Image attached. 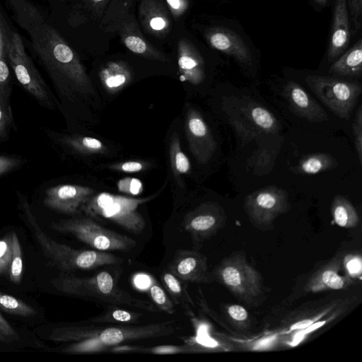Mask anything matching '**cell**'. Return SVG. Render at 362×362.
Returning a JSON list of instances; mask_svg holds the SVG:
<instances>
[{"label":"cell","mask_w":362,"mask_h":362,"mask_svg":"<svg viewBox=\"0 0 362 362\" xmlns=\"http://www.w3.org/2000/svg\"><path fill=\"white\" fill-rule=\"evenodd\" d=\"M177 330L175 321L170 320L141 326L90 327L71 323H49L38 326L34 333L41 339L74 341L59 351L69 354L98 351L105 347L134 340L162 337Z\"/></svg>","instance_id":"cell-1"},{"label":"cell","mask_w":362,"mask_h":362,"mask_svg":"<svg viewBox=\"0 0 362 362\" xmlns=\"http://www.w3.org/2000/svg\"><path fill=\"white\" fill-rule=\"evenodd\" d=\"M18 201L22 220L41 247L45 255L62 272L91 269L122 262V259L111 253L96 250H76L54 241L40 226L27 198L19 194Z\"/></svg>","instance_id":"cell-2"},{"label":"cell","mask_w":362,"mask_h":362,"mask_svg":"<svg viewBox=\"0 0 362 362\" xmlns=\"http://www.w3.org/2000/svg\"><path fill=\"white\" fill-rule=\"evenodd\" d=\"M51 284L57 290L70 296L92 299L112 305H127L150 312L157 311L156 307L150 302L138 299L119 288L107 271L89 277L62 272Z\"/></svg>","instance_id":"cell-3"},{"label":"cell","mask_w":362,"mask_h":362,"mask_svg":"<svg viewBox=\"0 0 362 362\" xmlns=\"http://www.w3.org/2000/svg\"><path fill=\"white\" fill-rule=\"evenodd\" d=\"M223 110L243 146L260 135L275 134L280 130L279 122L275 116L248 98H226Z\"/></svg>","instance_id":"cell-4"},{"label":"cell","mask_w":362,"mask_h":362,"mask_svg":"<svg viewBox=\"0 0 362 362\" xmlns=\"http://www.w3.org/2000/svg\"><path fill=\"white\" fill-rule=\"evenodd\" d=\"M132 0H112L103 15L105 30L116 32L125 47L146 58L167 62V57L143 36L134 14Z\"/></svg>","instance_id":"cell-5"},{"label":"cell","mask_w":362,"mask_h":362,"mask_svg":"<svg viewBox=\"0 0 362 362\" xmlns=\"http://www.w3.org/2000/svg\"><path fill=\"white\" fill-rule=\"evenodd\" d=\"M51 228L62 233H69L99 251H129L136 243L129 237L107 229L90 218L62 219L53 222Z\"/></svg>","instance_id":"cell-6"},{"label":"cell","mask_w":362,"mask_h":362,"mask_svg":"<svg viewBox=\"0 0 362 362\" xmlns=\"http://www.w3.org/2000/svg\"><path fill=\"white\" fill-rule=\"evenodd\" d=\"M141 202L140 199L104 192L90 198L82 209L92 218H105L138 234L145 228V221L137 211Z\"/></svg>","instance_id":"cell-7"},{"label":"cell","mask_w":362,"mask_h":362,"mask_svg":"<svg viewBox=\"0 0 362 362\" xmlns=\"http://www.w3.org/2000/svg\"><path fill=\"white\" fill-rule=\"evenodd\" d=\"M305 81L331 112L342 119L350 118L361 93L360 83L320 75L308 76Z\"/></svg>","instance_id":"cell-8"},{"label":"cell","mask_w":362,"mask_h":362,"mask_svg":"<svg viewBox=\"0 0 362 362\" xmlns=\"http://www.w3.org/2000/svg\"><path fill=\"white\" fill-rule=\"evenodd\" d=\"M8 57L9 65L21 85L40 105L54 109L55 98L27 54L22 38L13 30L8 45Z\"/></svg>","instance_id":"cell-9"},{"label":"cell","mask_w":362,"mask_h":362,"mask_svg":"<svg viewBox=\"0 0 362 362\" xmlns=\"http://www.w3.org/2000/svg\"><path fill=\"white\" fill-rule=\"evenodd\" d=\"M215 277L233 295L247 303H253L262 294V276L243 255H233L223 259L216 269Z\"/></svg>","instance_id":"cell-10"},{"label":"cell","mask_w":362,"mask_h":362,"mask_svg":"<svg viewBox=\"0 0 362 362\" xmlns=\"http://www.w3.org/2000/svg\"><path fill=\"white\" fill-rule=\"evenodd\" d=\"M288 195L284 189L274 185L260 188L246 196L244 208L251 223L266 230L274 220L290 209Z\"/></svg>","instance_id":"cell-11"},{"label":"cell","mask_w":362,"mask_h":362,"mask_svg":"<svg viewBox=\"0 0 362 362\" xmlns=\"http://www.w3.org/2000/svg\"><path fill=\"white\" fill-rule=\"evenodd\" d=\"M94 190L90 187L75 185H59L45 191L44 204L66 214H75L91 198Z\"/></svg>","instance_id":"cell-12"},{"label":"cell","mask_w":362,"mask_h":362,"mask_svg":"<svg viewBox=\"0 0 362 362\" xmlns=\"http://www.w3.org/2000/svg\"><path fill=\"white\" fill-rule=\"evenodd\" d=\"M204 36L214 49L232 57L243 65H252V56L249 47L233 31L221 26H213L205 30Z\"/></svg>","instance_id":"cell-13"},{"label":"cell","mask_w":362,"mask_h":362,"mask_svg":"<svg viewBox=\"0 0 362 362\" xmlns=\"http://www.w3.org/2000/svg\"><path fill=\"white\" fill-rule=\"evenodd\" d=\"M282 95L291 111L310 122H322L329 117L324 109L297 83L288 81Z\"/></svg>","instance_id":"cell-14"},{"label":"cell","mask_w":362,"mask_h":362,"mask_svg":"<svg viewBox=\"0 0 362 362\" xmlns=\"http://www.w3.org/2000/svg\"><path fill=\"white\" fill-rule=\"evenodd\" d=\"M342 258L337 256L321 267L308 280L305 286L307 292L317 293L329 290L345 289L354 283L347 274L341 275Z\"/></svg>","instance_id":"cell-15"},{"label":"cell","mask_w":362,"mask_h":362,"mask_svg":"<svg viewBox=\"0 0 362 362\" xmlns=\"http://www.w3.org/2000/svg\"><path fill=\"white\" fill-rule=\"evenodd\" d=\"M171 272L182 280L194 283L213 281L208 272L206 257L197 252L185 250L176 255L168 267Z\"/></svg>","instance_id":"cell-16"},{"label":"cell","mask_w":362,"mask_h":362,"mask_svg":"<svg viewBox=\"0 0 362 362\" xmlns=\"http://www.w3.org/2000/svg\"><path fill=\"white\" fill-rule=\"evenodd\" d=\"M349 12L346 0H334L332 25L327 49L329 62L335 60L346 49L350 40Z\"/></svg>","instance_id":"cell-17"},{"label":"cell","mask_w":362,"mask_h":362,"mask_svg":"<svg viewBox=\"0 0 362 362\" xmlns=\"http://www.w3.org/2000/svg\"><path fill=\"white\" fill-rule=\"evenodd\" d=\"M139 17L146 33L163 38L170 30V13L162 0H141Z\"/></svg>","instance_id":"cell-18"},{"label":"cell","mask_w":362,"mask_h":362,"mask_svg":"<svg viewBox=\"0 0 362 362\" xmlns=\"http://www.w3.org/2000/svg\"><path fill=\"white\" fill-rule=\"evenodd\" d=\"M177 61L182 76L198 84L204 78V62L194 43L187 37L177 42Z\"/></svg>","instance_id":"cell-19"},{"label":"cell","mask_w":362,"mask_h":362,"mask_svg":"<svg viewBox=\"0 0 362 362\" xmlns=\"http://www.w3.org/2000/svg\"><path fill=\"white\" fill-rule=\"evenodd\" d=\"M226 221V215L216 203L203 205L187 222V228L201 238H206L217 232Z\"/></svg>","instance_id":"cell-20"},{"label":"cell","mask_w":362,"mask_h":362,"mask_svg":"<svg viewBox=\"0 0 362 362\" xmlns=\"http://www.w3.org/2000/svg\"><path fill=\"white\" fill-rule=\"evenodd\" d=\"M0 310L27 324L40 322L44 310L34 303L0 291Z\"/></svg>","instance_id":"cell-21"},{"label":"cell","mask_w":362,"mask_h":362,"mask_svg":"<svg viewBox=\"0 0 362 362\" xmlns=\"http://www.w3.org/2000/svg\"><path fill=\"white\" fill-rule=\"evenodd\" d=\"M187 127L198 159L202 163L207 162L216 148V141L207 125L197 112H193L189 117Z\"/></svg>","instance_id":"cell-22"},{"label":"cell","mask_w":362,"mask_h":362,"mask_svg":"<svg viewBox=\"0 0 362 362\" xmlns=\"http://www.w3.org/2000/svg\"><path fill=\"white\" fill-rule=\"evenodd\" d=\"M0 345L16 349L31 346L36 349H48L35 333L11 325L2 315L1 310Z\"/></svg>","instance_id":"cell-23"},{"label":"cell","mask_w":362,"mask_h":362,"mask_svg":"<svg viewBox=\"0 0 362 362\" xmlns=\"http://www.w3.org/2000/svg\"><path fill=\"white\" fill-rule=\"evenodd\" d=\"M331 74L359 78L362 75V40L360 39L351 48L344 52L331 65Z\"/></svg>","instance_id":"cell-24"},{"label":"cell","mask_w":362,"mask_h":362,"mask_svg":"<svg viewBox=\"0 0 362 362\" xmlns=\"http://www.w3.org/2000/svg\"><path fill=\"white\" fill-rule=\"evenodd\" d=\"M339 165L337 160L327 153H315L303 156L290 168L295 174L315 175L332 170Z\"/></svg>","instance_id":"cell-25"},{"label":"cell","mask_w":362,"mask_h":362,"mask_svg":"<svg viewBox=\"0 0 362 362\" xmlns=\"http://www.w3.org/2000/svg\"><path fill=\"white\" fill-rule=\"evenodd\" d=\"M12 32L0 9V93L11 92L8 49Z\"/></svg>","instance_id":"cell-26"},{"label":"cell","mask_w":362,"mask_h":362,"mask_svg":"<svg viewBox=\"0 0 362 362\" xmlns=\"http://www.w3.org/2000/svg\"><path fill=\"white\" fill-rule=\"evenodd\" d=\"M334 223L341 228H352L358 226L359 216L352 203L345 197L336 195L331 204Z\"/></svg>","instance_id":"cell-27"},{"label":"cell","mask_w":362,"mask_h":362,"mask_svg":"<svg viewBox=\"0 0 362 362\" xmlns=\"http://www.w3.org/2000/svg\"><path fill=\"white\" fill-rule=\"evenodd\" d=\"M100 76L107 89L117 90L127 83L131 74L124 64L111 62L101 70Z\"/></svg>","instance_id":"cell-28"},{"label":"cell","mask_w":362,"mask_h":362,"mask_svg":"<svg viewBox=\"0 0 362 362\" xmlns=\"http://www.w3.org/2000/svg\"><path fill=\"white\" fill-rule=\"evenodd\" d=\"M11 235L13 257L8 279L11 283L19 285L21 283L23 273V252L17 233L12 231Z\"/></svg>","instance_id":"cell-29"},{"label":"cell","mask_w":362,"mask_h":362,"mask_svg":"<svg viewBox=\"0 0 362 362\" xmlns=\"http://www.w3.org/2000/svg\"><path fill=\"white\" fill-rule=\"evenodd\" d=\"M10 95L0 93V139L3 141L8 139L11 129L16 127L10 105Z\"/></svg>","instance_id":"cell-30"},{"label":"cell","mask_w":362,"mask_h":362,"mask_svg":"<svg viewBox=\"0 0 362 362\" xmlns=\"http://www.w3.org/2000/svg\"><path fill=\"white\" fill-rule=\"evenodd\" d=\"M109 3H110V0H80L76 6L78 9L77 11L82 13L83 18L100 19Z\"/></svg>","instance_id":"cell-31"},{"label":"cell","mask_w":362,"mask_h":362,"mask_svg":"<svg viewBox=\"0 0 362 362\" xmlns=\"http://www.w3.org/2000/svg\"><path fill=\"white\" fill-rule=\"evenodd\" d=\"M13 257L11 232L0 238V277L8 279Z\"/></svg>","instance_id":"cell-32"},{"label":"cell","mask_w":362,"mask_h":362,"mask_svg":"<svg viewBox=\"0 0 362 362\" xmlns=\"http://www.w3.org/2000/svg\"><path fill=\"white\" fill-rule=\"evenodd\" d=\"M149 294L156 307L169 314L175 311L173 303L168 298L164 290L157 284H152L149 288Z\"/></svg>","instance_id":"cell-33"},{"label":"cell","mask_w":362,"mask_h":362,"mask_svg":"<svg viewBox=\"0 0 362 362\" xmlns=\"http://www.w3.org/2000/svg\"><path fill=\"white\" fill-rule=\"evenodd\" d=\"M343 267L346 273L351 278H361L362 273V259L360 255L349 254L342 259Z\"/></svg>","instance_id":"cell-34"},{"label":"cell","mask_w":362,"mask_h":362,"mask_svg":"<svg viewBox=\"0 0 362 362\" xmlns=\"http://www.w3.org/2000/svg\"><path fill=\"white\" fill-rule=\"evenodd\" d=\"M354 144L359 163H362V105L356 110L354 121L352 124Z\"/></svg>","instance_id":"cell-35"},{"label":"cell","mask_w":362,"mask_h":362,"mask_svg":"<svg viewBox=\"0 0 362 362\" xmlns=\"http://www.w3.org/2000/svg\"><path fill=\"white\" fill-rule=\"evenodd\" d=\"M170 14L176 21L184 18L190 7L189 0H165Z\"/></svg>","instance_id":"cell-36"},{"label":"cell","mask_w":362,"mask_h":362,"mask_svg":"<svg viewBox=\"0 0 362 362\" xmlns=\"http://www.w3.org/2000/svg\"><path fill=\"white\" fill-rule=\"evenodd\" d=\"M226 312L230 321L238 326L244 327L248 322V313L247 310L240 305L231 304L227 305Z\"/></svg>","instance_id":"cell-37"},{"label":"cell","mask_w":362,"mask_h":362,"mask_svg":"<svg viewBox=\"0 0 362 362\" xmlns=\"http://www.w3.org/2000/svg\"><path fill=\"white\" fill-rule=\"evenodd\" d=\"M162 278L168 291L175 299L184 300V291L180 282L175 276L173 274L165 272Z\"/></svg>","instance_id":"cell-38"},{"label":"cell","mask_w":362,"mask_h":362,"mask_svg":"<svg viewBox=\"0 0 362 362\" xmlns=\"http://www.w3.org/2000/svg\"><path fill=\"white\" fill-rule=\"evenodd\" d=\"M139 314L130 313L129 311L115 309L111 312L107 313L103 317L101 321L114 322H131L139 318Z\"/></svg>","instance_id":"cell-39"},{"label":"cell","mask_w":362,"mask_h":362,"mask_svg":"<svg viewBox=\"0 0 362 362\" xmlns=\"http://www.w3.org/2000/svg\"><path fill=\"white\" fill-rule=\"evenodd\" d=\"M346 3L353 24V33L355 35L361 26L362 0H346Z\"/></svg>","instance_id":"cell-40"},{"label":"cell","mask_w":362,"mask_h":362,"mask_svg":"<svg viewBox=\"0 0 362 362\" xmlns=\"http://www.w3.org/2000/svg\"><path fill=\"white\" fill-rule=\"evenodd\" d=\"M120 191L136 195L142 191V184L136 178L127 177L118 182Z\"/></svg>","instance_id":"cell-41"},{"label":"cell","mask_w":362,"mask_h":362,"mask_svg":"<svg viewBox=\"0 0 362 362\" xmlns=\"http://www.w3.org/2000/svg\"><path fill=\"white\" fill-rule=\"evenodd\" d=\"M173 160V166L178 173H186L189 170V161L185 154L181 151L179 146H177Z\"/></svg>","instance_id":"cell-42"},{"label":"cell","mask_w":362,"mask_h":362,"mask_svg":"<svg viewBox=\"0 0 362 362\" xmlns=\"http://www.w3.org/2000/svg\"><path fill=\"white\" fill-rule=\"evenodd\" d=\"M23 163L21 159L0 155V176L14 170Z\"/></svg>","instance_id":"cell-43"},{"label":"cell","mask_w":362,"mask_h":362,"mask_svg":"<svg viewBox=\"0 0 362 362\" xmlns=\"http://www.w3.org/2000/svg\"><path fill=\"white\" fill-rule=\"evenodd\" d=\"M187 350V348L184 346L165 345L153 347L149 349L148 351V352L156 354H172L184 352Z\"/></svg>","instance_id":"cell-44"},{"label":"cell","mask_w":362,"mask_h":362,"mask_svg":"<svg viewBox=\"0 0 362 362\" xmlns=\"http://www.w3.org/2000/svg\"><path fill=\"white\" fill-rule=\"evenodd\" d=\"M81 144L85 148L92 150L100 149L103 146L102 143L99 140L88 136L83 137L81 140Z\"/></svg>","instance_id":"cell-45"},{"label":"cell","mask_w":362,"mask_h":362,"mask_svg":"<svg viewBox=\"0 0 362 362\" xmlns=\"http://www.w3.org/2000/svg\"><path fill=\"white\" fill-rule=\"evenodd\" d=\"M142 168V164L136 161L126 162L121 165L122 170L127 173L139 172Z\"/></svg>","instance_id":"cell-46"},{"label":"cell","mask_w":362,"mask_h":362,"mask_svg":"<svg viewBox=\"0 0 362 362\" xmlns=\"http://www.w3.org/2000/svg\"><path fill=\"white\" fill-rule=\"evenodd\" d=\"M135 284L137 287L141 289L147 288L151 284L150 277L144 275H139L135 279Z\"/></svg>","instance_id":"cell-47"},{"label":"cell","mask_w":362,"mask_h":362,"mask_svg":"<svg viewBox=\"0 0 362 362\" xmlns=\"http://www.w3.org/2000/svg\"><path fill=\"white\" fill-rule=\"evenodd\" d=\"M318 4L324 6L327 3V0H315Z\"/></svg>","instance_id":"cell-48"},{"label":"cell","mask_w":362,"mask_h":362,"mask_svg":"<svg viewBox=\"0 0 362 362\" xmlns=\"http://www.w3.org/2000/svg\"><path fill=\"white\" fill-rule=\"evenodd\" d=\"M59 1H64V0H59Z\"/></svg>","instance_id":"cell-49"}]
</instances>
